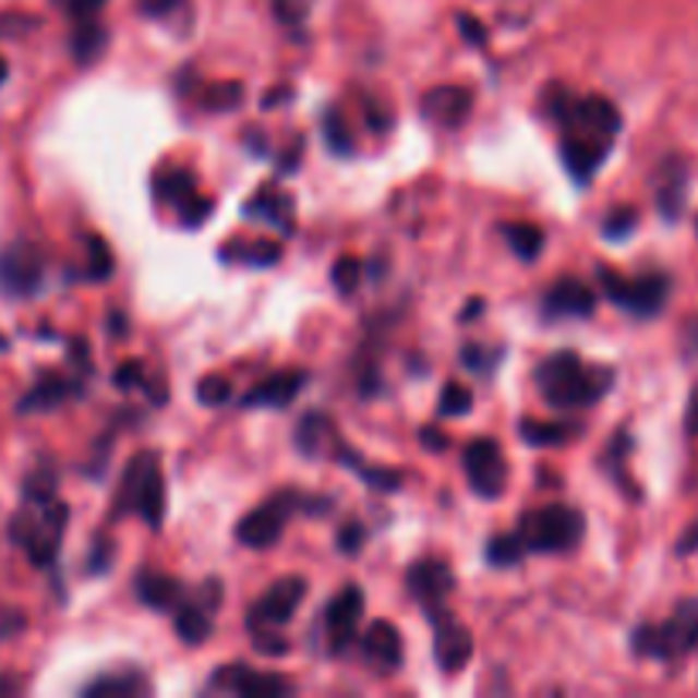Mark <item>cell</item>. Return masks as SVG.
<instances>
[{
	"label": "cell",
	"mask_w": 698,
	"mask_h": 698,
	"mask_svg": "<svg viewBox=\"0 0 698 698\" xmlns=\"http://www.w3.org/2000/svg\"><path fill=\"white\" fill-rule=\"evenodd\" d=\"M545 113L563 130V167L569 178L586 188L590 178L606 164L613 140L621 136V109L603 96H576L566 89H545Z\"/></svg>",
	"instance_id": "6da1fadb"
},
{
	"label": "cell",
	"mask_w": 698,
	"mask_h": 698,
	"mask_svg": "<svg viewBox=\"0 0 698 698\" xmlns=\"http://www.w3.org/2000/svg\"><path fill=\"white\" fill-rule=\"evenodd\" d=\"M535 382L542 388V399L555 409H586L597 406L617 375L610 365H586L576 351H555L535 369Z\"/></svg>",
	"instance_id": "7a4b0ae2"
},
{
	"label": "cell",
	"mask_w": 698,
	"mask_h": 698,
	"mask_svg": "<svg viewBox=\"0 0 698 698\" xmlns=\"http://www.w3.org/2000/svg\"><path fill=\"white\" fill-rule=\"evenodd\" d=\"M69 525V505L59 497L51 501H21L17 515L8 521V539L24 549L32 566L45 569L62 552V535Z\"/></svg>",
	"instance_id": "3957f363"
},
{
	"label": "cell",
	"mask_w": 698,
	"mask_h": 698,
	"mask_svg": "<svg viewBox=\"0 0 698 698\" xmlns=\"http://www.w3.org/2000/svg\"><path fill=\"white\" fill-rule=\"evenodd\" d=\"M136 515L140 521H144L147 528H157L164 525L167 518V484H164V467H160V457L154 450H144L136 454L127 470H123V481H120V491L113 497V518L120 515Z\"/></svg>",
	"instance_id": "277c9868"
},
{
	"label": "cell",
	"mask_w": 698,
	"mask_h": 698,
	"mask_svg": "<svg viewBox=\"0 0 698 698\" xmlns=\"http://www.w3.org/2000/svg\"><path fill=\"white\" fill-rule=\"evenodd\" d=\"M630 645L634 654L654 661H682L685 654H691L698 648V597L682 600L664 624L637 627Z\"/></svg>",
	"instance_id": "5b68a950"
},
{
	"label": "cell",
	"mask_w": 698,
	"mask_h": 698,
	"mask_svg": "<svg viewBox=\"0 0 698 698\" xmlns=\"http://www.w3.org/2000/svg\"><path fill=\"white\" fill-rule=\"evenodd\" d=\"M515 532L521 535L528 552L563 555L582 542L586 518L573 505H549V508H535V512L521 515V525L515 528Z\"/></svg>",
	"instance_id": "8992f818"
},
{
	"label": "cell",
	"mask_w": 698,
	"mask_h": 698,
	"mask_svg": "<svg viewBox=\"0 0 698 698\" xmlns=\"http://www.w3.org/2000/svg\"><path fill=\"white\" fill-rule=\"evenodd\" d=\"M597 287L610 303H617L621 311L648 321L664 311L667 297H672V279L664 273H640V276H624L610 266H597Z\"/></svg>",
	"instance_id": "52a82bcc"
},
{
	"label": "cell",
	"mask_w": 698,
	"mask_h": 698,
	"mask_svg": "<svg viewBox=\"0 0 698 698\" xmlns=\"http://www.w3.org/2000/svg\"><path fill=\"white\" fill-rule=\"evenodd\" d=\"M306 501L314 497H303L297 491H279L273 497H266L260 508L249 512L239 525H236V539L245 549H269L279 542V535L287 532V525L297 512H303Z\"/></svg>",
	"instance_id": "ba28073f"
},
{
	"label": "cell",
	"mask_w": 698,
	"mask_h": 698,
	"mask_svg": "<svg viewBox=\"0 0 698 698\" xmlns=\"http://www.w3.org/2000/svg\"><path fill=\"white\" fill-rule=\"evenodd\" d=\"M45 287V253L32 239H14L0 249V290L4 297L27 300Z\"/></svg>",
	"instance_id": "9c48e42d"
},
{
	"label": "cell",
	"mask_w": 698,
	"mask_h": 698,
	"mask_svg": "<svg viewBox=\"0 0 698 698\" xmlns=\"http://www.w3.org/2000/svg\"><path fill=\"white\" fill-rule=\"evenodd\" d=\"M464 473L478 497L497 501L508 488V460L497 440H470L464 446Z\"/></svg>",
	"instance_id": "30bf717a"
},
{
	"label": "cell",
	"mask_w": 698,
	"mask_h": 698,
	"mask_svg": "<svg viewBox=\"0 0 698 698\" xmlns=\"http://www.w3.org/2000/svg\"><path fill=\"white\" fill-rule=\"evenodd\" d=\"M426 621L433 627V654H436V664L443 667L446 675L464 672V667L470 664V658H473V634L446 606L426 610Z\"/></svg>",
	"instance_id": "8fae6325"
},
{
	"label": "cell",
	"mask_w": 698,
	"mask_h": 698,
	"mask_svg": "<svg viewBox=\"0 0 698 698\" xmlns=\"http://www.w3.org/2000/svg\"><path fill=\"white\" fill-rule=\"evenodd\" d=\"M221 606V582L218 579H205L202 590H191L181 606L174 610V630L184 645L198 648L212 637V617Z\"/></svg>",
	"instance_id": "7c38bea8"
},
{
	"label": "cell",
	"mask_w": 698,
	"mask_h": 698,
	"mask_svg": "<svg viewBox=\"0 0 698 698\" xmlns=\"http://www.w3.org/2000/svg\"><path fill=\"white\" fill-rule=\"evenodd\" d=\"M303 597H306V579H300V576L276 579L269 590L253 606H249V630H253V627L276 630V627L290 624L297 606L303 603Z\"/></svg>",
	"instance_id": "4fadbf2b"
},
{
	"label": "cell",
	"mask_w": 698,
	"mask_h": 698,
	"mask_svg": "<svg viewBox=\"0 0 698 698\" xmlns=\"http://www.w3.org/2000/svg\"><path fill=\"white\" fill-rule=\"evenodd\" d=\"M365 617V593H361L358 582H348L345 590L334 597L324 610V627H327V651L330 654H345L354 637H358V624Z\"/></svg>",
	"instance_id": "5bb4252c"
},
{
	"label": "cell",
	"mask_w": 698,
	"mask_h": 698,
	"mask_svg": "<svg viewBox=\"0 0 698 698\" xmlns=\"http://www.w3.org/2000/svg\"><path fill=\"white\" fill-rule=\"evenodd\" d=\"M454 586H457L454 569L446 566L443 558H419V563H412L409 573H406V590L423 610L446 606V600H450V593H454Z\"/></svg>",
	"instance_id": "9a60e30c"
},
{
	"label": "cell",
	"mask_w": 698,
	"mask_h": 698,
	"mask_svg": "<svg viewBox=\"0 0 698 698\" xmlns=\"http://www.w3.org/2000/svg\"><path fill=\"white\" fill-rule=\"evenodd\" d=\"M212 685L226 688V691H236L242 698H279V695L293 691V685L287 678L269 675V672H256V667H249V664L218 667V672L212 675Z\"/></svg>",
	"instance_id": "2e32d148"
},
{
	"label": "cell",
	"mask_w": 698,
	"mask_h": 698,
	"mask_svg": "<svg viewBox=\"0 0 698 698\" xmlns=\"http://www.w3.org/2000/svg\"><path fill=\"white\" fill-rule=\"evenodd\" d=\"M597 311V290H590L576 276H563L545 290L542 300V314L545 321H558V317H590Z\"/></svg>",
	"instance_id": "e0dca14e"
},
{
	"label": "cell",
	"mask_w": 698,
	"mask_h": 698,
	"mask_svg": "<svg viewBox=\"0 0 698 698\" xmlns=\"http://www.w3.org/2000/svg\"><path fill=\"white\" fill-rule=\"evenodd\" d=\"M82 393H86V385H82L79 378H69V375H59V372H45L27 393L21 396L17 402V412L21 416H32V412H51L65 406L69 399H79Z\"/></svg>",
	"instance_id": "ac0fdd59"
},
{
	"label": "cell",
	"mask_w": 698,
	"mask_h": 698,
	"mask_svg": "<svg viewBox=\"0 0 698 698\" xmlns=\"http://www.w3.org/2000/svg\"><path fill=\"white\" fill-rule=\"evenodd\" d=\"M685 198H688V167L682 157H667L658 164L654 171V202L661 218L675 221L685 212Z\"/></svg>",
	"instance_id": "d6986e66"
},
{
	"label": "cell",
	"mask_w": 698,
	"mask_h": 698,
	"mask_svg": "<svg viewBox=\"0 0 698 698\" xmlns=\"http://www.w3.org/2000/svg\"><path fill=\"white\" fill-rule=\"evenodd\" d=\"M303 385H306V372H300V369L276 372V375H269L260 385L249 388V393L242 396V406L245 409H287L300 396Z\"/></svg>",
	"instance_id": "ffe728a7"
},
{
	"label": "cell",
	"mask_w": 698,
	"mask_h": 698,
	"mask_svg": "<svg viewBox=\"0 0 698 698\" xmlns=\"http://www.w3.org/2000/svg\"><path fill=\"white\" fill-rule=\"evenodd\" d=\"M470 109H473V93L467 86H436L423 96V117L446 130L464 127Z\"/></svg>",
	"instance_id": "44dd1931"
},
{
	"label": "cell",
	"mask_w": 698,
	"mask_h": 698,
	"mask_svg": "<svg viewBox=\"0 0 698 698\" xmlns=\"http://www.w3.org/2000/svg\"><path fill=\"white\" fill-rule=\"evenodd\" d=\"M361 654L375 667L378 675H393L402 664V634L396 624L388 621H375L365 637H361Z\"/></svg>",
	"instance_id": "7402d4cb"
},
{
	"label": "cell",
	"mask_w": 698,
	"mask_h": 698,
	"mask_svg": "<svg viewBox=\"0 0 698 698\" xmlns=\"http://www.w3.org/2000/svg\"><path fill=\"white\" fill-rule=\"evenodd\" d=\"M133 593L144 606L167 610V613H174L181 606V600L188 597L184 582L178 576H167V573H157V569H140L136 579H133Z\"/></svg>",
	"instance_id": "603a6c76"
},
{
	"label": "cell",
	"mask_w": 698,
	"mask_h": 698,
	"mask_svg": "<svg viewBox=\"0 0 698 698\" xmlns=\"http://www.w3.org/2000/svg\"><path fill=\"white\" fill-rule=\"evenodd\" d=\"M293 198L287 191H279L276 184H266L260 188V194H253V198L245 202L242 215L245 218H256V221H266V226L279 229L284 236L293 232Z\"/></svg>",
	"instance_id": "cb8c5ba5"
},
{
	"label": "cell",
	"mask_w": 698,
	"mask_h": 698,
	"mask_svg": "<svg viewBox=\"0 0 698 698\" xmlns=\"http://www.w3.org/2000/svg\"><path fill=\"white\" fill-rule=\"evenodd\" d=\"M147 691H151V678L140 672V667L103 672L99 678L82 685V695L86 698H133V695H147Z\"/></svg>",
	"instance_id": "d4e9b609"
},
{
	"label": "cell",
	"mask_w": 698,
	"mask_h": 698,
	"mask_svg": "<svg viewBox=\"0 0 698 698\" xmlns=\"http://www.w3.org/2000/svg\"><path fill=\"white\" fill-rule=\"evenodd\" d=\"M293 443L300 446L303 457H324V454H330L341 440H338V433H334V423H330V419H327L324 412H306V416L300 419Z\"/></svg>",
	"instance_id": "484cf974"
},
{
	"label": "cell",
	"mask_w": 698,
	"mask_h": 698,
	"mask_svg": "<svg viewBox=\"0 0 698 698\" xmlns=\"http://www.w3.org/2000/svg\"><path fill=\"white\" fill-rule=\"evenodd\" d=\"M194 194H198V184H194V178L188 171H178V167H167V171H157L154 174V198L160 205H171V208H184Z\"/></svg>",
	"instance_id": "4316f807"
},
{
	"label": "cell",
	"mask_w": 698,
	"mask_h": 698,
	"mask_svg": "<svg viewBox=\"0 0 698 698\" xmlns=\"http://www.w3.org/2000/svg\"><path fill=\"white\" fill-rule=\"evenodd\" d=\"M106 41H109L106 27L96 24V17H93V21H75V32H72L69 45H72V55H75L79 65H93L103 55Z\"/></svg>",
	"instance_id": "83f0119b"
},
{
	"label": "cell",
	"mask_w": 698,
	"mask_h": 698,
	"mask_svg": "<svg viewBox=\"0 0 698 698\" xmlns=\"http://www.w3.org/2000/svg\"><path fill=\"white\" fill-rule=\"evenodd\" d=\"M334 457H338L345 467H354L358 478L365 481L369 488H378V491H399L402 488V473L399 470H385V467H365L358 460V450H348L345 443L334 446Z\"/></svg>",
	"instance_id": "f1b7e54d"
},
{
	"label": "cell",
	"mask_w": 698,
	"mask_h": 698,
	"mask_svg": "<svg viewBox=\"0 0 698 698\" xmlns=\"http://www.w3.org/2000/svg\"><path fill=\"white\" fill-rule=\"evenodd\" d=\"M576 436H582V423H535V419H521V440L528 446H563Z\"/></svg>",
	"instance_id": "f546056e"
},
{
	"label": "cell",
	"mask_w": 698,
	"mask_h": 698,
	"mask_svg": "<svg viewBox=\"0 0 698 698\" xmlns=\"http://www.w3.org/2000/svg\"><path fill=\"white\" fill-rule=\"evenodd\" d=\"M284 256V245L269 239H253V242H232L221 249V260H236L245 266H273Z\"/></svg>",
	"instance_id": "4dcf8cb0"
},
{
	"label": "cell",
	"mask_w": 698,
	"mask_h": 698,
	"mask_svg": "<svg viewBox=\"0 0 698 698\" xmlns=\"http://www.w3.org/2000/svg\"><path fill=\"white\" fill-rule=\"evenodd\" d=\"M512 245V253L521 260V263H535L539 253L545 249V232L539 226H532V221H512V226L501 229Z\"/></svg>",
	"instance_id": "1f68e13d"
},
{
	"label": "cell",
	"mask_w": 698,
	"mask_h": 698,
	"mask_svg": "<svg viewBox=\"0 0 698 698\" xmlns=\"http://www.w3.org/2000/svg\"><path fill=\"white\" fill-rule=\"evenodd\" d=\"M55 491H59V470L51 460H38V467L21 484V501H51Z\"/></svg>",
	"instance_id": "d6a6232c"
},
{
	"label": "cell",
	"mask_w": 698,
	"mask_h": 698,
	"mask_svg": "<svg viewBox=\"0 0 698 698\" xmlns=\"http://www.w3.org/2000/svg\"><path fill=\"white\" fill-rule=\"evenodd\" d=\"M627 450H630V433H627V430H621L617 436L610 440V446H606L603 470H610V473H613V481H617L621 488H627V494H630V497H640V491L630 484V473L621 467V464H627V457H630Z\"/></svg>",
	"instance_id": "836d02e7"
},
{
	"label": "cell",
	"mask_w": 698,
	"mask_h": 698,
	"mask_svg": "<svg viewBox=\"0 0 698 698\" xmlns=\"http://www.w3.org/2000/svg\"><path fill=\"white\" fill-rule=\"evenodd\" d=\"M640 226V215L634 205H617V208H610L600 221V232L606 242H621V239H630L634 229Z\"/></svg>",
	"instance_id": "e575fe53"
},
{
	"label": "cell",
	"mask_w": 698,
	"mask_h": 698,
	"mask_svg": "<svg viewBox=\"0 0 698 698\" xmlns=\"http://www.w3.org/2000/svg\"><path fill=\"white\" fill-rule=\"evenodd\" d=\"M528 555L525 542L518 532H508V535H497L488 549H484V558L491 566H501V569H508V566H518L521 558Z\"/></svg>",
	"instance_id": "d590c367"
},
{
	"label": "cell",
	"mask_w": 698,
	"mask_h": 698,
	"mask_svg": "<svg viewBox=\"0 0 698 698\" xmlns=\"http://www.w3.org/2000/svg\"><path fill=\"white\" fill-rule=\"evenodd\" d=\"M324 140H327V147L338 154V157H351V151H354L351 127L345 123L338 106H330L327 113H324Z\"/></svg>",
	"instance_id": "8d00e7d4"
},
{
	"label": "cell",
	"mask_w": 698,
	"mask_h": 698,
	"mask_svg": "<svg viewBox=\"0 0 698 698\" xmlns=\"http://www.w3.org/2000/svg\"><path fill=\"white\" fill-rule=\"evenodd\" d=\"M86 253H89V266L82 273V279H93V284H103V279L113 276V249H109L99 236H86Z\"/></svg>",
	"instance_id": "74e56055"
},
{
	"label": "cell",
	"mask_w": 698,
	"mask_h": 698,
	"mask_svg": "<svg viewBox=\"0 0 698 698\" xmlns=\"http://www.w3.org/2000/svg\"><path fill=\"white\" fill-rule=\"evenodd\" d=\"M473 409V396H470V388L460 385V382H446L440 388V416L443 419H460Z\"/></svg>",
	"instance_id": "f35d334b"
},
{
	"label": "cell",
	"mask_w": 698,
	"mask_h": 698,
	"mask_svg": "<svg viewBox=\"0 0 698 698\" xmlns=\"http://www.w3.org/2000/svg\"><path fill=\"white\" fill-rule=\"evenodd\" d=\"M501 358H505V351H501V348L491 351L488 345H467V348L460 351L464 369L473 372V375H494V369H497Z\"/></svg>",
	"instance_id": "ab89813d"
},
{
	"label": "cell",
	"mask_w": 698,
	"mask_h": 698,
	"mask_svg": "<svg viewBox=\"0 0 698 698\" xmlns=\"http://www.w3.org/2000/svg\"><path fill=\"white\" fill-rule=\"evenodd\" d=\"M239 103H242V86H239V82H215V86L205 89V99H202V106L215 109V113H232Z\"/></svg>",
	"instance_id": "60d3db41"
},
{
	"label": "cell",
	"mask_w": 698,
	"mask_h": 698,
	"mask_svg": "<svg viewBox=\"0 0 698 698\" xmlns=\"http://www.w3.org/2000/svg\"><path fill=\"white\" fill-rule=\"evenodd\" d=\"M361 273H365V263L354 260V256H341L330 269V284L338 287L341 297H351L358 290V284H361Z\"/></svg>",
	"instance_id": "b9f144b4"
},
{
	"label": "cell",
	"mask_w": 698,
	"mask_h": 698,
	"mask_svg": "<svg viewBox=\"0 0 698 698\" xmlns=\"http://www.w3.org/2000/svg\"><path fill=\"white\" fill-rule=\"evenodd\" d=\"M232 399V382L221 375H208L198 382V402L202 406H221Z\"/></svg>",
	"instance_id": "7bdbcfd3"
},
{
	"label": "cell",
	"mask_w": 698,
	"mask_h": 698,
	"mask_svg": "<svg viewBox=\"0 0 698 698\" xmlns=\"http://www.w3.org/2000/svg\"><path fill=\"white\" fill-rule=\"evenodd\" d=\"M249 634H253V648H256L260 654H273V658H284V654H290V640H287V637H279L276 630L253 627Z\"/></svg>",
	"instance_id": "ee69618b"
},
{
	"label": "cell",
	"mask_w": 698,
	"mask_h": 698,
	"mask_svg": "<svg viewBox=\"0 0 698 698\" xmlns=\"http://www.w3.org/2000/svg\"><path fill=\"white\" fill-rule=\"evenodd\" d=\"M35 27H41L35 14H0V38H24Z\"/></svg>",
	"instance_id": "f6af8a7d"
},
{
	"label": "cell",
	"mask_w": 698,
	"mask_h": 698,
	"mask_svg": "<svg viewBox=\"0 0 698 698\" xmlns=\"http://www.w3.org/2000/svg\"><path fill=\"white\" fill-rule=\"evenodd\" d=\"M113 385L117 388H147V375H144V361H123V365L117 369L113 375Z\"/></svg>",
	"instance_id": "bcb514c9"
},
{
	"label": "cell",
	"mask_w": 698,
	"mask_h": 698,
	"mask_svg": "<svg viewBox=\"0 0 698 698\" xmlns=\"http://www.w3.org/2000/svg\"><path fill=\"white\" fill-rule=\"evenodd\" d=\"M212 208H215V202L212 198H205V194H194V198L181 208V221L188 229H198L202 221L212 215Z\"/></svg>",
	"instance_id": "7dc6e473"
},
{
	"label": "cell",
	"mask_w": 698,
	"mask_h": 698,
	"mask_svg": "<svg viewBox=\"0 0 698 698\" xmlns=\"http://www.w3.org/2000/svg\"><path fill=\"white\" fill-rule=\"evenodd\" d=\"M109 566H113V542H109L106 535H99L96 539V545H93V552H89V573L93 576H99V573H106Z\"/></svg>",
	"instance_id": "c3c4849f"
},
{
	"label": "cell",
	"mask_w": 698,
	"mask_h": 698,
	"mask_svg": "<svg viewBox=\"0 0 698 698\" xmlns=\"http://www.w3.org/2000/svg\"><path fill=\"white\" fill-rule=\"evenodd\" d=\"M59 4L72 21H93L106 8V0H59Z\"/></svg>",
	"instance_id": "681fc988"
},
{
	"label": "cell",
	"mask_w": 698,
	"mask_h": 698,
	"mask_svg": "<svg viewBox=\"0 0 698 698\" xmlns=\"http://www.w3.org/2000/svg\"><path fill=\"white\" fill-rule=\"evenodd\" d=\"M365 525L361 521H348L345 528H341V535H338V549L341 552H348V555H354V552H361V545H365Z\"/></svg>",
	"instance_id": "f907efd6"
},
{
	"label": "cell",
	"mask_w": 698,
	"mask_h": 698,
	"mask_svg": "<svg viewBox=\"0 0 698 698\" xmlns=\"http://www.w3.org/2000/svg\"><path fill=\"white\" fill-rule=\"evenodd\" d=\"M306 11H311V0H276V14L287 24H300Z\"/></svg>",
	"instance_id": "816d5d0a"
},
{
	"label": "cell",
	"mask_w": 698,
	"mask_h": 698,
	"mask_svg": "<svg viewBox=\"0 0 698 698\" xmlns=\"http://www.w3.org/2000/svg\"><path fill=\"white\" fill-rule=\"evenodd\" d=\"M457 27H460V35L470 41V45H478V48H484V41H488V32L484 27L473 21L470 14H457Z\"/></svg>",
	"instance_id": "f5cc1de1"
},
{
	"label": "cell",
	"mask_w": 698,
	"mask_h": 698,
	"mask_svg": "<svg viewBox=\"0 0 698 698\" xmlns=\"http://www.w3.org/2000/svg\"><path fill=\"white\" fill-rule=\"evenodd\" d=\"M24 613L21 610H4V613H0V640H4V637H14V634H21L24 630Z\"/></svg>",
	"instance_id": "db71d44e"
},
{
	"label": "cell",
	"mask_w": 698,
	"mask_h": 698,
	"mask_svg": "<svg viewBox=\"0 0 698 698\" xmlns=\"http://www.w3.org/2000/svg\"><path fill=\"white\" fill-rule=\"evenodd\" d=\"M419 440H423V446H430V450H446L450 446V440H446L443 430L436 426H423V433H419Z\"/></svg>",
	"instance_id": "11a10c76"
},
{
	"label": "cell",
	"mask_w": 698,
	"mask_h": 698,
	"mask_svg": "<svg viewBox=\"0 0 698 698\" xmlns=\"http://www.w3.org/2000/svg\"><path fill=\"white\" fill-rule=\"evenodd\" d=\"M178 4H181V0H140V11L154 14V17H164L167 11H174Z\"/></svg>",
	"instance_id": "9f6ffc18"
},
{
	"label": "cell",
	"mask_w": 698,
	"mask_h": 698,
	"mask_svg": "<svg viewBox=\"0 0 698 698\" xmlns=\"http://www.w3.org/2000/svg\"><path fill=\"white\" fill-rule=\"evenodd\" d=\"M698 552V521L685 528V535L678 539V555H691Z\"/></svg>",
	"instance_id": "6f0895ef"
},
{
	"label": "cell",
	"mask_w": 698,
	"mask_h": 698,
	"mask_svg": "<svg viewBox=\"0 0 698 698\" xmlns=\"http://www.w3.org/2000/svg\"><path fill=\"white\" fill-rule=\"evenodd\" d=\"M685 426H688V433H695L698 436V388L691 393V402H688V416H685Z\"/></svg>",
	"instance_id": "680465c9"
},
{
	"label": "cell",
	"mask_w": 698,
	"mask_h": 698,
	"mask_svg": "<svg viewBox=\"0 0 698 698\" xmlns=\"http://www.w3.org/2000/svg\"><path fill=\"white\" fill-rule=\"evenodd\" d=\"M284 96H290V86H284V89H276V93H266L263 106H266V109H269V106H279V103H284Z\"/></svg>",
	"instance_id": "91938a15"
},
{
	"label": "cell",
	"mask_w": 698,
	"mask_h": 698,
	"mask_svg": "<svg viewBox=\"0 0 698 698\" xmlns=\"http://www.w3.org/2000/svg\"><path fill=\"white\" fill-rule=\"evenodd\" d=\"M481 306H484V300H470V306H467V311H464L460 317H464V321H473V314H478Z\"/></svg>",
	"instance_id": "94428289"
},
{
	"label": "cell",
	"mask_w": 698,
	"mask_h": 698,
	"mask_svg": "<svg viewBox=\"0 0 698 698\" xmlns=\"http://www.w3.org/2000/svg\"><path fill=\"white\" fill-rule=\"evenodd\" d=\"M8 75H11V65H8L4 55H0V86H4V82H8Z\"/></svg>",
	"instance_id": "6125c7cd"
}]
</instances>
